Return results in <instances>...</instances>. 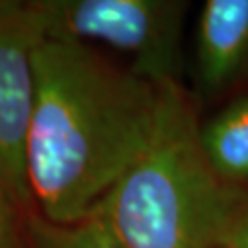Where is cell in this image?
<instances>
[{
	"label": "cell",
	"instance_id": "1",
	"mask_svg": "<svg viewBox=\"0 0 248 248\" xmlns=\"http://www.w3.org/2000/svg\"><path fill=\"white\" fill-rule=\"evenodd\" d=\"M26 178L39 217L55 224L94 213L147 149L164 85L110 62L92 46L43 39L33 50Z\"/></svg>",
	"mask_w": 248,
	"mask_h": 248
},
{
	"label": "cell",
	"instance_id": "8",
	"mask_svg": "<svg viewBox=\"0 0 248 248\" xmlns=\"http://www.w3.org/2000/svg\"><path fill=\"white\" fill-rule=\"evenodd\" d=\"M15 202L0 184V248H18Z\"/></svg>",
	"mask_w": 248,
	"mask_h": 248
},
{
	"label": "cell",
	"instance_id": "6",
	"mask_svg": "<svg viewBox=\"0 0 248 248\" xmlns=\"http://www.w3.org/2000/svg\"><path fill=\"white\" fill-rule=\"evenodd\" d=\"M204 156L219 177L233 186L248 180V96L201 125Z\"/></svg>",
	"mask_w": 248,
	"mask_h": 248
},
{
	"label": "cell",
	"instance_id": "9",
	"mask_svg": "<svg viewBox=\"0 0 248 248\" xmlns=\"http://www.w3.org/2000/svg\"><path fill=\"white\" fill-rule=\"evenodd\" d=\"M219 247L226 248H248V204L230 222Z\"/></svg>",
	"mask_w": 248,
	"mask_h": 248
},
{
	"label": "cell",
	"instance_id": "4",
	"mask_svg": "<svg viewBox=\"0 0 248 248\" xmlns=\"http://www.w3.org/2000/svg\"><path fill=\"white\" fill-rule=\"evenodd\" d=\"M33 4L0 0V184L17 208H31L26 140L33 108V50L43 41Z\"/></svg>",
	"mask_w": 248,
	"mask_h": 248
},
{
	"label": "cell",
	"instance_id": "2",
	"mask_svg": "<svg viewBox=\"0 0 248 248\" xmlns=\"http://www.w3.org/2000/svg\"><path fill=\"white\" fill-rule=\"evenodd\" d=\"M247 204L243 187L224 182L204 156L189 96L168 83L147 149L94 213L122 248H215Z\"/></svg>",
	"mask_w": 248,
	"mask_h": 248
},
{
	"label": "cell",
	"instance_id": "3",
	"mask_svg": "<svg viewBox=\"0 0 248 248\" xmlns=\"http://www.w3.org/2000/svg\"><path fill=\"white\" fill-rule=\"evenodd\" d=\"M45 39L99 43L129 57L131 70L155 85L178 83L186 2L39 0L31 2Z\"/></svg>",
	"mask_w": 248,
	"mask_h": 248
},
{
	"label": "cell",
	"instance_id": "10",
	"mask_svg": "<svg viewBox=\"0 0 248 248\" xmlns=\"http://www.w3.org/2000/svg\"><path fill=\"white\" fill-rule=\"evenodd\" d=\"M215 248H226V247H215Z\"/></svg>",
	"mask_w": 248,
	"mask_h": 248
},
{
	"label": "cell",
	"instance_id": "7",
	"mask_svg": "<svg viewBox=\"0 0 248 248\" xmlns=\"http://www.w3.org/2000/svg\"><path fill=\"white\" fill-rule=\"evenodd\" d=\"M28 235L33 248H122L98 213L70 224H55L31 212Z\"/></svg>",
	"mask_w": 248,
	"mask_h": 248
},
{
	"label": "cell",
	"instance_id": "5",
	"mask_svg": "<svg viewBox=\"0 0 248 248\" xmlns=\"http://www.w3.org/2000/svg\"><path fill=\"white\" fill-rule=\"evenodd\" d=\"M197 74L206 90L248 78V0H208L197 28Z\"/></svg>",
	"mask_w": 248,
	"mask_h": 248
}]
</instances>
